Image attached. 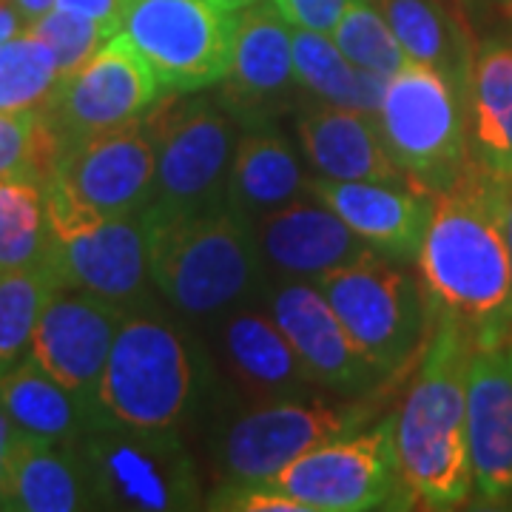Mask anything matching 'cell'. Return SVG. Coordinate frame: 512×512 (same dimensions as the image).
<instances>
[{
	"label": "cell",
	"mask_w": 512,
	"mask_h": 512,
	"mask_svg": "<svg viewBox=\"0 0 512 512\" xmlns=\"http://www.w3.org/2000/svg\"><path fill=\"white\" fill-rule=\"evenodd\" d=\"M507 194L510 180L470 160L436 194L416 256L427 305L450 316L476 350L512 342Z\"/></svg>",
	"instance_id": "6da1fadb"
},
{
	"label": "cell",
	"mask_w": 512,
	"mask_h": 512,
	"mask_svg": "<svg viewBox=\"0 0 512 512\" xmlns=\"http://www.w3.org/2000/svg\"><path fill=\"white\" fill-rule=\"evenodd\" d=\"M473 353L470 336L450 316L430 308L419 367L396 410V458L407 507L456 510L476 490L467 436Z\"/></svg>",
	"instance_id": "7a4b0ae2"
},
{
	"label": "cell",
	"mask_w": 512,
	"mask_h": 512,
	"mask_svg": "<svg viewBox=\"0 0 512 512\" xmlns=\"http://www.w3.org/2000/svg\"><path fill=\"white\" fill-rule=\"evenodd\" d=\"M151 214V282L165 305L191 322H220L265 299L271 285L256 225L228 202L200 214Z\"/></svg>",
	"instance_id": "3957f363"
},
{
	"label": "cell",
	"mask_w": 512,
	"mask_h": 512,
	"mask_svg": "<svg viewBox=\"0 0 512 512\" xmlns=\"http://www.w3.org/2000/svg\"><path fill=\"white\" fill-rule=\"evenodd\" d=\"M154 191L157 148L143 117L63 148L43 183L46 222L55 239H72L143 211L154 202Z\"/></svg>",
	"instance_id": "277c9868"
},
{
	"label": "cell",
	"mask_w": 512,
	"mask_h": 512,
	"mask_svg": "<svg viewBox=\"0 0 512 512\" xmlns=\"http://www.w3.org/2000/svg\"><path fill=\"white\" fill-rule=\"evenodd\" d=\"M148 308L126 316L97 399L109 421L140 430H177L200 399V359L180 325Z\"/></svg>",
	"instance_id": "5b68a950"
},
{
	"label": "cell",
	"mask_w": 512,
	"mask_h": 512,
	"mask_svg": "<svg viewBox=\"0 0 512 512\" xmlns=\"http://www.w3.org/2000/svg\"><path fill=\"white\" fill-rule=\"evenodd\" d=\"M146 120L157 148L151 205L160 214H200L225 205L242 120L222 94L171 92Z\"/></svg>",
	"instance_id": "8992f818"
},
{
	"label": "cell",
	"mask_w": 512,
	"mask_h": 512,
	"mask_svg": "<svg viewBox=\"0 0 512 512\" xmlns=\"http://www.w3.org/2000/svg\"><path fill=\"white\" fill-rule=\"evenodd\" d=\"M376 123L393 163L433 194L456 183L470 163L467 89L433 66L410 60L393 74Z\"/></svg>",
	"instance_id": "52a82bcc"
},
{
	"label": "cell",
	"mask_w": 512,
	"mask_h": 512,
	"mask_svg": "<svg viewBox=\"0 0 512 512\" xmlns=\"http://www.w3.org/2000/svg\"><path fill=\"white\" fill-rule=\"evenodd\" d=\"M402 265L370 254L316 279L353 345L390 379H399L410 362H419L430 328L424 285Z\"/></svg>",
	"instance_id": "ba28073f"
},
{
	"label": "cell",
	"mask_w": 512,
	"mask_h": 512,
	"mask_svg": "<svg viewBox=\"0 0 512 512\" xmlns=\"http://www.w3.org/2000/svg\"><path fill=\"white\" fill-rule=\"evenodd\" d=\"M382 410L379 396L359 399H276L254 404L222 427L217 467L222 484H271L291 461L313 447L359 433Z\"/></svg>",
	"instance_id": "9c48e42d"
},
{
	"label": "cell",
	"mask_w": 512,
	"mask_h": 512,
	"mask_svg": "<svg viewBox=\"0 0 512 512\" xmlns=\"http://www.w3.org/2000/svg\"><path fill=\"white\" fill-rule=\"evenodd\" d=\"M92 481L94 507L131 512L194 510L200 478L174 430H140L106 421L77 439Z\"/></svg>",
	"instance_id": "30bf717a"
},
{
	"label": "cell",
	"mask_w": 512,
	"mask_h": 512,
	"mask_svg": "<svg viewBox=\"0 0 512 512\" xmlns=\"http://www.w3.org/2000/svg\"><path fill=\"white\" fill-rule=\"evenodd\" d=\"M237 9L222 0H128L120 32L165 92H202L228 77Z\"/></svg>",
	"instance_id": "8fae6325"
},
{
	"label": "cell",
	"mask_w": 512,
	"mask_h": 512,
	"mask_svg": "<svg viewBox=\"0 0 512 512\" xmlns=\"http://www.w3.org/2000/svg\"><path fill=\"white\" fill-rule=\"evenodd\" d=\"M308 512H362L407 507L396 458V413L359 433L313 447L271 481Z\"/></svg>",
	"instance_id": "7c38bea8"
},
{
	"label": "cell",
	"mask_w": 512,
	"mask_h": 512,
	"mask_svg": "<svg viewBox=\"0 0 512 512\" xmlns=\"http://www.w3.org/2000/svg\"><path fill=\"white\" fill-rule=\"evenodd\" d=\"M163 97V86L126 32L111 35L100 52L60 80L46 117L63 148L111 128L143 120Z\"/></svg>",
	"instance_id": "4fadbf2b"
},
{
	"label": "cell",
	"mask_w": 512,
	"mask_h": 512,
	"mask_svg": "<svg viewBox=\"0 0 512 512\" xmlns=\"http://www.w3.org/2000/svg\"><path fill=\"white\" fill-rule=\"evenodd\" d=\"M46 265L60 288L94 293L128 313L151 305V214L148 208L103 222L72 239L49 231Z\"/></svg>",
	"instance_id": "5bb4252c"
},
{
	"label": "cell",
	"mask_w": 512,
	"mask_h": 512,
	"mask_svg": "<svg viewBox=\"0 0 512 512\" xmlns=\"http://www.w3.org/2000/svg\"><path fill=\"white\" fill-rule=\"evenodd\" d=\"M265 302L313 384L345 396H362L367 390H382L379 382L390 379L353 345L316 282L276 279V285L271 282L265 291Z\"/></svg>",
	"instance_id": "9a60e30c"
},
{
	"label": "cell",
	"mask_w": 512,
	"mask_h": 512,
	"mask_svg": "<svg viewBox=\"0 0 512 512\" xmlns=\"http://www.w3.org/2000/svg\"><path fill=\"white\" fill-rule=\"evenodd\" d=\"M126 316V308L103 296L57 288L37 319L32 356L57 382H63L89 402H100L97 396L111 345Z\"/></svg>",
	"instance_id": "2e32d148"
},
{
	"label": "cell",
	"mask_w": 512,
	"mask_h": 512,
	"mask_svg": "<svg viewBox=\"0 0 512 512\" xmlns=\"http://www.w3.org/2000/svg\"><path fill=\"white\" fill-rule=\"evenodd\" d=\"M308 194L333 208L376 254L413 262L421 251L436 194L413 180L336 183L313 177Z\"/></svg>",
	"instance_id": "e0dca14e"
},
{
	"label": "cell",
	"mask_w": 512,
	"mask_h": 512,
	"mask_svg": "<svg viewBox=\"0 0 512 512\" xmlns=\"http://www.w3.org/2000/svg\"><path fill=\"white\" fill-rule=\"evenodd\" d=\"M302 92L293 69V26L274 3H254L237 20L222 100L242 123L274 117Z\"/></svg>",
	"instance_id": "ac0fdd59"
},
{
	"label": "cell",
	"mask_w": 512,
	"mask_h": 512,
	"mask_svg": "<svg viewBox=\"0 0 512 512\" xmlns=\"http://www.w3.org/2000/svg\"><path fill=\"white\" fill-rule=\"evenodd\" d=\"M311 197V194H308ZM256 242L268 276L308 279L348 268L376 254L348 222L322 200L291 202L256 222Z\"/></svg>",
	"instance_id": "d6986e66"
},
{
	"label": "cell",
	"mask_w": 512,
	"mask_h": 512,
	"mask_svg": "<svg viewBox=\"0 0 512 512\" xmlns=\"http://www.w3.org/2000/svg\"><path fill=\"white\" fill-rule=\"evenodd\" d=\"M467 436L478 498H512V342L476 350L470 359Z\"/></svg>",
	"instance_id": "ffe728a7"
},
{
	"label": "cell",
	"mask_w": 512,
	"mask_h": 512,
	"mask_svg": "<svg viewBox=\"0 0 512 512\" xmlns=\"http://www.w3.org/2000/svg\"><path fill=\"white\" fill-rule=\"evenodd\" d=\"M296 128L313 177L336 183L410 180L384 148L376 114L313 100L302 109Z\"/></svg>",
	"instance_id": "44dd1931"
},
{
	"label": "cell",
	"mask_w": 512,
	"mask_h": 512,
	"mask_svg": "<svg viewBox=\"0 0 512 512\" xmlns=\"http://www.w3.org/2000/svg\"><path fill=\"white\" fill-rule=\"evenodd\" d=\"M217 325L222 365L231 382L256 404L299 396L313 384L271 311L242 305L222 316Z\"/></svg>",
	"instance_id": "7402d4cb"
},
{
	"label": "cell",
	"mask_w": 512,
	"mask_h": 512,
	"mask_svg": "<svg viewBox=\"0 0 512 512\" xmlns=\"http://www.w3.org/2000/svg\"><path fill=\"white\" fill-rule=\"evenodd\" d=\"M311 177L293 143L276 128L274 117L242 123L228 180V205L256 222L308 194Z\"/></svg>",
	"instance_id": "603a6c76"
},
{
	"label": "cell",
	"mask_w": 512,
	"mask_h": 512,
	"mask_svg": "<svg viewBox=\"0 0 512 512\" xmlns=\"http://www.w3.org/2000/svg\"><path fill=\"white\" fill-rule=\"evenodd\" d=\"M3 510L74 512L94 507L77 441H49L20 430L3 484Z\"/></svg>",
	"instance_id": "cb8c5ba5"
},
{
	"label": "cell",
	"mask_w": 512,
	"mask_h": 512,
	"mask_svg": "<svg viewBox=\"0 0 512 512\" xmlns=\"http://www.w3.org/2000/svg\"><path fill=\"white\" fill-rule=\"evenodd\" d=\"M0 404L23 433L49 441H77L109 421L100 402L57 382L32 353L0 370Z\"/></svg>",
	"instance_id": "d4e9b609"
},
{
	"label": "cell",
	"mask_w": 512,
	"mask_h": 512,
	"mask_svg": "<svg viewBox=\"0 0 512 512\" xmlns=\"http://www.w3.org/2000/svg\"><path fill=\"white\" fill-rule=\"evenodd\" d=\"M470 160L512 180V37L476 43L467 74Z\"/></svg>",
	"instance_id": "484cf974"
},
{
	"label": "cell",
	"mask_w": 512,
	"mask_h": 512,
	"mask_svg": "<svg viewBox=\"0 0 512 512\" xmlns=\"http://www.w3.org/2000/svg\"><path fill=\"white\" fill-rule=\"evenodd\" d=\"M393 35L399 37L404 55L413 63L433 66L450 74L467 89L470 60L476 43L467 23L450 0H373Z\"/></svg>",
	"instance_id": "4316f807"
},
{
	"label": "cell",
	"mask_w": 512,
	"mask_h": 512,
	"mask_svg": "<svg viewBox=\"0 0 512 512\" xmlns=\"http://www.w3.org/2000/svg\"><path fill=\"white\" fill-rule=\"evenodd\" d=\"M57 288L60 282L46 259L0 274V370L15 365L32 348L37 319Z\"/></svg>",
	"instance_id": "83f0119b"
},
{
	"label": "cell",
	"mask_w": 512,
	"mask_h": 512,
	"mask_svg": "<svg viewBox=\"0 0 512 512\" xmlns=\"http://www.w3.org/2000/svg\"><path fill=\"white\" fill-rule=\"evenodd\" d=\"M60 86L52 49L29 32L0 43V111H40Z\"/></svg>",
	"instance_id": "f1b7e54d"
},
{
	"label": "cell",
	"mask_w": 512,
	"mask_h": 512,
	"mask_svg": "<svg viewBox=\"0 0 512 512\" xmlns=\"http://www.w3.org/2000/svg\"><path fill=\"white\" fill-rule=\"evenodd\" d=\"M46 245L43 188L32 180H0V274L40 262Z\"/></svg>",
	"instance_id": "f546056e"
},
{
	"label": "cell",
	"mask_w": 512,
	"mask_h": 512,
	"mask_svg": "<svg viewBox=\"0 0 512 512\" xmlns=\"http://www.w3.org/2000/svg\"><path fill=\"white\" fill-rule=\"evenodd\" d=\"M63 143L46 111H0V180H32L43 188Z\"/></svg>",
	"instance_id": "4dcf8cb0"
},
{
	"label": "cell",
	"mask_w": 512,
	"mask_h": 512,
	"mask_svg": "<svg viewBox=\"0 0 512 512\" xmlns=\"http://www.w3.org/2000/svg\"><path fill=\"white\" fill-rule=\"evenodd\" d=\"M293 69L302 92L313 100L359 109L362 69L350 63L330 35L293 29Z\"/></svg>",
	"instance_id": "1f68e13d"
},
{
	"label": "cell",
	"mask_w": 512,
	"mask_h": 512,
	"mask_svg": "<svg viewBox=\"0 0 512 512\" xmlns=\"http://www.w3.org/2000/svg\"><path fill=\"white\" fill-rule=\"evenodd\" d=\"M330 37L350 63L365 72L393 77L410 63L399 37L393 35L390 23L373 0H350Z\"/></svg>",
	"instance_id": "d6a6232c"
},
{
	"label": "cell",
	"mask_w": 512,
	"mask_h": 512,
	"mask_svg": "<svg viewBox=\"0 0 512 512\" xmlns=\"http://www.w3.org/2000/svg\"><path fill=\"white\" fill-rule=\"evenodd\" d=\"M26 32L35 35L37 40H43L52 49L57 69H60V80L74 74L77 69H83L111 37L106 26H100L89 18H80V15L66 12V9H57V6L52 12H46L43 18H37L35 23H29Z\"/></svg>",
	"instance_id": "836d02e7"
},
{
	"label": "cell",
	"mask_w": 512,
	"mask_h": 512,
	"mask_svg": "<svg viewBox=\"0 0 512 512\" xmlns=\"http://www.w3.org/2000/svg\"><path fill=\"white\" fill-rule=\"evenodd\" d=\"M205 507L234 512H308L302 501L282 493L274 484H222L208 495Z\"/></svg>",
	"instance_id": "e575fe53"
},
{
	"label": "cell",
	"mask_w": 512,
	"mask_h": 512,
	"mask_svg": "<svg viewBox=\"0 0 512 512\" xmlns=\"http://www.w3.org/2000/svg\"><path fill=\"white\" fill-rule=\"evenodd\" d=\"M271 3L293 29L330 35L350 0H271Z\"/></svg>",
	"instance_id": "d590c367"
},
{
	"label": "cell",
	"mask_w": 512,
	"mask_h": 512,
	"mask_svg": "<svg viewBox=\"0 0 512 512\" xmlns=\"http://www.w3.org/2000/svg\"><path fill=\"white\" fill-rule=\"evenodd\" d=\"M57 9L74 12L80 18H89L100 26H106L111 35L120 32L123 26V15H126L128 0H57Z\"/></svg>",
	"instance_id": "8d00e7d4"
},
{
	"label": "cell",
	"mask_w": 512,
	"mask_h": 512,
	"mask_svg": "<svg viewBox=\"0 0 512 512\" xmlns=\"http://www.w3.org/2000/svg\"><path fill=\"white\" fill-rule=\"evenodd\" d=\"M18 433L20 427L6 413V407L0 404V498H3V484H6V473H9V458H12V447H15Z\"/></svg>",
	"instance_id": "74e56055"
},
{
	"label": "cell",
	"mask_w": 512,
	"mask_h": 512,
	"mask_svg": "<svg viewBox=\"0 0 512 512\" xmlns=\"http://www.w3.org/2000/svg\"><path fill=\"white\" fill-rule=\"evenodd\" d=\"M26 32V20L20 18L18 9L6 0H0V43H6L9 37Z\"/></svg>",
	"instance_id": "f35d334b"
},
{
	"label": "cell",
	"mask_w": 512,
	"mask_h": 512,
	"mask_svg": "<svg viewBox=\"0 0 512 512\" xmlns=\"http://www.w3.org/2000/svg\"><path fill=\"white\" fill-rule=\"evenodd\" d=\"M6 3H12V6L18 9L20 18L26 20V26H29V23H35L37 18H43L46 12H52L57 0H6Z\"/></svg>",
	"instance_id": "ab89813d"
},
{
	"label": "cell",
	"mask_w": 512,
	"mask_h": 512,
	"mask_svg": "<svg viewBox=\"0 0 512 512\" xmlns=\"http://www.w3.org/2000/svg\"><path fill=\"white\" fill-rule=\"evenodd\" d=\"M507 237H510V251H512V180H510V194H507Z\"/></svg>",
	"instance_id": "60d3db41"
},
{
	"label": "cell",
	"mask_w": 512,
	"mask_h": 512,
	"mask_svg": "<svg viewBox=\"0 0 512 512\" xmlns=\"http://www.w3.org/2000/svg\"><path fill=\"white\" fill-rule=\"evenodd\" d=\"M222 3H228L231 9H248V6H254L259 0H222Z\"/></svg>",
	"instance_id": "b9f144b4"
},
{
	"label": "cell",
	"mask_w": 512,
	"mask_h": 512,
	"mask_svg": "<svg viewBox=\"0 0 512 512\" xmlns=\"http://www.w3.org/2000/svg\"><path fill=\"white\" fill-rule=\"evenodd\" d=\"M501 3H510V6H512V0H501Z\"/></svg>",
	"instance_id": "7bdbcfd3"
}]
</instances>
